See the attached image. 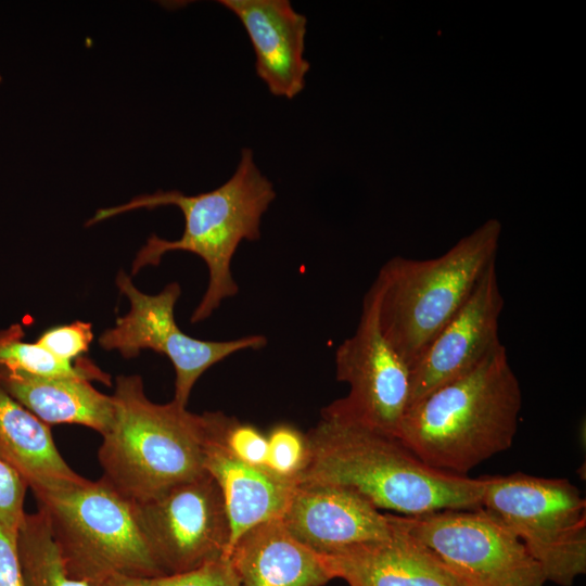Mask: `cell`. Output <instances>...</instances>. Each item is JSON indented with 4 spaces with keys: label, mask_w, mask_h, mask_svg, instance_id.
Masks as SVG:
<instances>
[{
    "label": "cell",
    "mask_w": 586,
    "mask_h": 586,
    "mask_svg": "<svg viewBox=\"0 0 586 586\" xmlns=\"http://www.w3.org/2000/svg\"><path fill=\"white\" fill-rule=\"evenodd\" d=\"M1 79H2V77H1V74H0V82H1Z\"/></svg>",
    "instance_id": "83f0119b"
},
{
    "label": "cell",
    "mask_w": 586,
    "mask_h": 586,
    "mask_svg": "<svg viewBox=\"0 0 586 586\" xmlns=\"http://www.w3.org/2000/svg\"><path fill=\"white\" fill-rule=\"evenodd\" d=\"M227 559L238 586H323L333 579L322 556L295 539L280 518L243 533Z\"/></svg>",
    "instance_id": "e0dca14e"
},
{
    "label": "cell",
    "mask_w": 586,
    "mask_h": 586,
    "mask_svg": "<svg viewBox=\"0 0 586 586\" xmlns=\"http://www.w3.org/2000/svg\"><path fill=\"white\" fill-rule=\"evenodd\" d=\"M504 304L495 263L411 368L408 407L469 373L502 346L498 326Z\"/></svg>",
    "instance_id": "7c38bea8"
},
{
    "label": "cell",
    "mask_w": 586,
    "mask_h": 586,
    "mask_svg": "<svg viewBox=\"0 0 586 586\" xmlns=\"http://www.w3.org/2000/svg\"><path fill=\"white\" fill-rule=\"evenodd\" d=\"M390 517L394 530L387 538L322 556L333 578L349 586H467L437 555L397 526L392 513Z\"/></svg>",
    "instance_id": "9a60e30c"
},
{
    "label": "cell",
    "mask_w": 586,
    "mask_h": 586,
    "mask_svg": "<svg viewBox=\"0 0 586 586\" xmlns=\"http://www.w3.org/2000/svg\"><path fill=\"white\" fill-rule=\"evenodd\" d=\"M280 520L295 539L321 556L387 538L394 530L390 512L327 483H297Z\"/></svg>",
    "instance_id": "4fadbf2b"
},
{
    "label": "cell",
    "mask_w": 586,
    "mask_h": 586,
    "mask_svg": "<svg viewBox=\"0 0 586 586\" xmlns=\"http://www.w3.org/2000/svg\"><path fill=\"white\" fill-rule=\"evenodd\" d=\"M222 440L238 459L252 466L266 467L268 440L256 426L226 415Z\"/></svg>",
    "instance_id": "cb8c5ba5"
},
{
    "label": "cell",
    "mask_w": 586,
    "mask_h": 586,
    "mask_svg": "<svg viewBox=\"0 0 586 586\" xmlns=\"http://www.w3.org/2000/svg\"><path fill=\"white\" fill-rule=\"evenodd\" d=\"M100 586H238L227 558L208 562L194 570L155 577L113 575Z\"/></svg>",
    "instance_id": "7402d4cb"
},
{
    "label": "cell",
    "mask_w": 586,
    "mask_h": 586,
    "mask_svg": "<svg viewBox=\"0 0 586 586\" xmlns=\"http://www.w3.org/2000/svg\"><path fill=\"white\" fill-rule=\"evenodd\" d=\"M116 284L128 297L130 309L100 336V345L107 351L117 349L125 358L135 357L146 348L167 356L176 372L174 400L182 407H187L193 385L208 368L238 352L259 349L267 344V339L260 334L230 341H203L182 332L174 316L181 294L177 282L167 284L158 294L148 295L120 271Z\"/></svg>",
    "instance_id": "9c48e42d"
},
{
    "label": "cell",
    "mask_w": 586,
    "mask_h": 586,
    "mask_svg": "<svg viewBox=\"0 0 586 586\" xmlns=\"http://www.w3.org/2000/svg\"><path fill=\"white\" fill-rule=\"evenodd\" d=\"M135 508L143 535L166 574L188 572L228 557L231 530L227 507L208 472L135 504Z\"/></svg>",
    "instance_id": "8fae6325"
},
{
    "label": "cell",
    "mask_w": 586,
    "mask_h": 586,
    "mask_svg": "<svg viewBox=\"0 0 586 586\" xmlns=\"http://www.w3.org/2000/svg\"><path fill=\"white\" fill-rule=\"evenodd\" d=\"M266 467L273 473L296 482L308 460L306 434L291 424L275 425L267 435Z\"/></svg>",
    "instance_id": "603a6c76"
},
{
    "label": "cell",
    "mask_w": 586,
    "mask_h": 586,
    "mask_svg": "<svg viewBox=\"0 0 586 586\" xmlns=\"http://www.w3.org/2000/svg\"><path fill=\"white\" fill-rule=\"evenodd\" d=\"M275 198L273 186L257 167L253 151L243 149L232 176L212 191L186 195L177 190H160L138 195L125 204L98 209L86 226L133 209L177 206L184 217L181 237L169 241L152 234L137 253L132 275L145 266H157L168 252L184 251L201 257L208 269V284L191 316L195 323L207 319L222 301L238 293L231 262L243 241L260 238L262 217Z\"/></svg>",
    "instance_id": "7a4b0ae2"
},
{
    "label": "cell",
    "mask_w": 586,
    "mask_h": 586,
    "mask_svg": "<svg viewBox=\"0 0 586 586\" xmlns=\"http://www.w3.org/2000/svg\"><path fill=\"white\" fill-rule=\"evenodd\" d=\"M27 484L20 474L0 458V526L17 535L24 519V496Z\"/></svg>",
    "instance_id": "d4e9b609"
},
{
    "label": "cell",
    "mask_w": 586,
    "mask_h": 586,
    "mask_svg": "<svg viewBox=\"0 0 586 586\" xmlns=\"http://www.w3.org/2000/svg\"><path fill=\"white\" fill-rule=\"evenodd\" d=\"M69 576L100 586L113 575H165L138 522L135 504L103 477L33 489Z\"/></svg>",
    "instance_id": "8992f818"
},
{
    "label": "cell",
    "mask_w": 586,
    "mask_h": 586,
    "mask_svg": "<svg viewBox=\"0 0 586 586\" xmlns=\"http://www.w3.org/2000/svg\"><path fill=\"white\" fill-rule=\"evenodd\" d=\"M0 365L10 372H22L47 378H77L100 380L110 384V375L88 361L72 365L38 343H24L14 334L0 339Z\"/></svg>",
    "instance_id": "44dd1931"
},
{
    "label": "cell",
    "mask_w": 586,
    "mask_h": 586,
    "mask_svg": "<svg viewBox=\"0 0 586 586\" xmlns=\"http://www.w3.org/2000/svg\"><path fill=\"white\" fill-rule=\"evenodd\" d=\"M0 586H25L20 565L16 535L0 526Z\"/></svg>",
    "instance_id": "4316f807"
},
{
    "label": "cell",
    "mask_w": 586,
    "mask_h": 586,
    "mask_svg": "<svg viewBox=\"0 0 586 586\" xmlns=\"http://www.w3.org/2000/svg\"><path fill=\"white\" fill-rule=\"evenodd\" d=\"M306 440L308 460L296 484L346 487L379 510L402 515L481 508L482 476L433 469L396 436L321 413Z\"/></svg>",
    "instance_id": "6da1fadb"
},
{
    "label": "cell",
    "mask_w": 586,
    "mask_h": 586,
    "mask_svg": "<svg viewBox=\"0 0 586 586\" xmlns=\"http://www.w3.org/2000/svg\"><path fill=\"white\" fill-rule=\"evenodd\" d=\"M114 419L102 435L103 479L135 504L156 498L205 472L211 412L192 413L174 399L152 403L139 375H120Z\"/></svg>",
    "instance_id": "277c9868"
},
{
    "label": "cell",
    "mask_w": 586,
    "mask_h": 586,
    "mask_svg": "<svg viewBox=\"0 0 586 586\" xmlns=\"http://www.w3.org/2000/svg\"><path fill=\"white\" fill-rule=\"evenodd\" d=\"M0 458L33 489L80 477L60 455L47 423L0 390Z\"/></svg>",
    "instance_id": "d6986e66"
},
{
    "label": "cell",
    "mask_w": 586,
    "mask_h": 586,
    "mask_svg": "<svg viewBox=\"0 0 586 586\" xmlns=\"http://www.w3.org/2000/svg\"><path fill=\"white\" fill-rule=\"evenodd\" d=\"M336 380L348 394L321 413L397 437L410 398V368L383 336L377 303L368 291L355 332L335 351Z\"/></svg>",
    "instance_id": "30bf717a"
},
{
    "label": "cell",
    "mask_w": 586,
    "mask_h": 586,
    "mask_svg": "<svg viewBox=\"0 0 586 586\" xmlns=\"http://www.w3.org/2000/svg\"><path fill=\"white\" fill-rule=\"evenodd\" d=\"M482 479L481 508L523 543L546 582L571 586L586 573V501L574 484L521 472Z\"/></svg>",
    "instance_id": "52a82bcc"
},
{
    "label": "cell",
    "mask_w": 586,
    "mask_h": 586,
    "mask_svg": "<svg viewBox=\"0 0 586 586\" xmlns=\"http://www.w3.org/2000/svg\"><path fill=\"white\" fill-rule=\"evenodd\" d=\"M242 23L254 49L257 76L276 97L293 99L305 87L307 18L289 0H220Z\"/></svg>",
    "instance_id": "5bb4252c"
},
{
    "label": "cell",
    "mask_w": 586,
    "mask_h": 586,
    "mask_svg": "<svg viewBox=\"0 0 586 586\" xmlns=\"http://www.w3.org/2000/svg\"><path fill=\"white\" fill-rule=\"evenodd\" d=\"M92 339L93 333L91 324L76 321L72 324L48 330L37 343L56 357L72 361L74 358L88 351Z\"/></svg>",
    "instance_id": "484cf974"
},
{
    "label": "cell",
    "mask_w": 586,
    "mask_h": 586,
    "mask_svg": "<svg viewBox=\"0 0 586 586\" xmlns=\"http://www.w3.org/2000/svg\"><path fill=\"white\" fill-rule=\"evenodd\" d=\"M25 586H91L68 575L46 515L25 513L16 535Z\"/></svg>",
    "instance_id": "ffe728a7"
},
{
    "label": "cell",
    "mask_w": 586,
    "mask_h": 586,
    "mask_svg": "<svg viewBox=\"0 0 586 586\" xmlns=\"http://www.w3.org/2000/svg\"><path fill=\"white\" fill-rule=\"evenodd\" d=\"M211 417L204 466L225 498L231 530L230 551L247 530L282 515L296 482L273 473L267 467L252 466L238 459L222 440L226 415L216 411L211 412Z\"/></svg>",
    "instance_id": "2e32d148"
},
{
    "label": "cell",
    "mask_w": 586,
    "mask_h": 586,
    "mask_svg": "<svg viewBox=\"0 0 586 586\" xmlns=\"http://www.w3.org/2000/svg\"><path fill=\"white\" fill-rule=\"evenodd\" d=\"M397 526L430 548L467 586H544L523 543L484 510L444 509L402 515Z\"/></svg>",
    "instance_id": "ba28073f"
},
{
    "label": "cell",
    "mask_w": 586,
    "mask_h": 586,
    "mask_svg": "<svg viewBox=\"0 0 586 586\" xmlns=\"http://www.w3.org/2000/svg\"><path fill=\"white\" fill-rule=\"evenodd\" d=\"M500 231L489 219L438 257L395 256L381 267L369 290L378 323L410 370L496 263Z\"/></svg>",
    "instance_id": "5b68a950"
},
{
    "label": "cell",
    "mask_w": 586,
    "mask_h": 586,
    "mask_svg": "<svg viewBox=\"0 0 586 586\" xmlns=\"http://www.w3.org/2000/svg\"><path fill=\"white\" fill-rule=\"evenodd\" d=\"M522 391L502 345L469 373L408 407L397 438L426 466L458 475L510 448Z\"/></svg>",
    "instance_id": "3957f363"
},
{
    "label": "cell",
    "mask_w": 586,
    "mask_h": 586,
    "mask_svg": "<svg viewBox=\"0 0 586 586\" xmlns=\"http://www.w3.org/2000/svg\"><path fill=\"white\" fill-rule=\"evenodd\" d=\"M5 387L18 404L44 423L81 424L102 435L113 423L112 395L99 392L87 380L10 372Z\"/></svg>",
    "instance_id": "ac0fdd59"
}]
</instances>
